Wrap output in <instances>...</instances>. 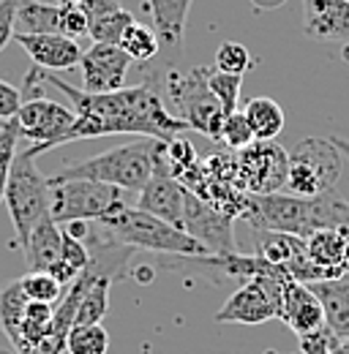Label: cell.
<instances>
[{
    "label": "cell",
    "instance_id": "6da1fadb",
    "mask_svg": "<svg viewBox=\"0 0 349 354\" xmlns=\"http://www.w3.org/2000/svg\"><path fill=\"white\" fill-rule=\"evenodd\" d=\"M42 74L44 82L60 90L69 98L71 109L77 112V123L63 136V145L77 139L112 136V133H136V136L170 142L180 131H191L174 112L167 109V101L161 90L153 85V80L134 88L126 85L112 93H87L82 88L69 85L55 71L42 68Z\"/></svg>",
    "mask_w": 349,
    "mask_h": 354
},
{
    "label": "cell",
    "instance_id": "7a4b0ae2",
    "mask_svg": "<svg viewBox=\"0 0 349 354\" xmlns=\"http://www.w3.org/2000/svg\"><path fill=\"white\" fill-rule=\"evenodd\" d=\"M240 218L249 221L254 229H273V232L308 237L316 229L349 226V202L336 194V188L319 196H298L289 191L249 194Z\"/></svg>",
    "mask_w": 349,
    "mask_h": 354
},
{
    "label": "cell",
    "instance_id": "3957f363",
    "mask_svg": "<svg viewBox=\"0 0 349 354\" xmlns=\"http://www.w3.org/2000/svg\"><path fill=\"white\" fill-rule=\"evenodd\" d=\"M101 229V234L129 245L139 251H150V254H167L174 259L191 257V259H202V257H213L199 240H194L186 229L172 226V223L156 218L153 213L139 210L136 205H126L120 213H115L112 218L96 223Z\"/></svg>",
    "mask_w": 349,
    "mask_h": 354
},
{
    "label": "cell",
    "instance_id": "277c9868",
    "mask_svg": "<svg viewBox=\"0 0 349 354\" xmlns=\"http://www.w3.org/2000/svg\"><path fill=\"white\" fill-rule=\"evenodd\" d=\"M159 139H136L129 145H118L112 150H104L93 158L77 161V164H66L60 172L49 177V183H60V180H98V183H109L118 185L120 191H142L145 183L153 175V156H156Z\"/></svg>",
    "mask_w": 349,
    "mask_h": 354
},
{
    "label": "cell",
    "instance_id": "5b68a950",
    "mask_svg": "<svg viewBox=\"0 0 349 354\" xmlns=\"http://www.w3.org/2000/svg\"><path fill=\"white\" fill-rule=\"evenodd\" d=\"M208 71L211 68H194L188 74H180L170 68L164 74V101H172L174 115L191 129L202 133L213 142H221V126H224V106L213 95L208 85Z\"/></svg>",
    "mask_w": 349,
    "mask_h": 354
},
{
    "label": "cell",
    "instance_id": "8992f818",
    "mask_svg": "<svg viewBox=\"0 0 349 354\" xmlns=\"http://www.w3.org/2000/svg\"><path fill=\"white\" fill-rule=\"evenodd\" d=\"M3 202L14 223L17 245L22 248L30 232L49 216V177L42 175V169L36 167V158L28 150L17 153L11 161Z\"/></svg>",
    "mask_w": 349,
    "mask_h": 354
},
{
    "label": "cell",
    "instance_id": "52a82bcc",
    "mask_svg": "<svg viewBox=\"0 0 349 354\" xmlns=\"http://www.w3.org/2000/svg\"><path fill=\"white\" fill-rule=\"evenodd\" d=\"M126 207L123 191L98 180H60L49 183V216L55 223H101Z\"/></svg>",
    "mask_w": 349,
    "mask_h": 354
},
{
    "label": "cell",
    "instance_id": "ba28073f",
    "mask_svg": "<svg viewBox=\"0 0 349 354\" xmlns=\"http://www.w3.org/2000/svg\"><path fill=\"white\" fill-rule=\"evenodd\" d=\"M341 177V150L333 139L308 136L289 150L287 191L298 196H319L333 191Z\"/></svg>",
    "mask_w": 349,
    "mask_h": 354
},
{
    "label": "cell",
    "instance_id": "9c48e42d",
    "mask_svg": "<svg viewBox=\"0 0 349 354\" xmlns=\"http://www.w3.org/2000/svg\"><path fill=\"white\" fill-rule=\"evenodd\" d=\"M289 278L281 275H251L246 283L221 306L216 313L218 324H265L278 319L281 313V292Z\"/></svg>",
    "mask_w": 349,
    "mask_h": 354
},
{
    "label": "cell",
    "instance_id": "30bf717a",
    "mask_svg": "<svg viewBox=\"0 0 349 354\" xmlns=\"http://www.w3.org/2000/svg\"><path fill=\"white\" fill-rule=\"evenodd\" d=\"M77 123V112L69 109L66 104L49 101L44 95L25 98L19 112H17V129L19 136L28 139L33 147L28 150L33 158L46 150H55L63 145V136Z\"/></svg>",
    "mask_w": 349,
    "mask_h": 354
},
{
    "label": "cell",
    "instance_id": "8fae6325",
    "mask_svg": "<svg viewBox=\"0 0 349 354\" xmlns=\"http://www.w3.org/2000/svg\"><path fill=\"white\" fill-rule=\"evenodd\" d=\"M238 183L246 194H276L287 188L289 153L276 139H254L235 153Z\"/></svg>",
    "mask_w": 349,
    "mask_h": 354
},
{
    "label": "cell",
    "instance_id": "7c38bea8",
    "mask_svg": "<svg viewBox=\"0 0 349 354\" xmlns=\"http://www.w3.org/2000/svg\"><path fill=\"white\" fill-rule=\"evenodd\" d=\"M183 205H186V185L170 169L167 142H159L156 156H153V175L139 191L136 207L183 229Z\"/></svg>",
    "mask_w": 349,
    "mask_h": 354
},
{
    "label": "cell",
    "instance_id": "4fadbf2b",
    "mask_svg": "<svg viewBox=\"0 0 349 354\" xmlns=\"http://www.w3.org/2000/svg\"><path fill=\"white\" fill-rule=\"evenodd\" d=\"M232 221L213 205L199 199L194 191L186 188V205H183V229L199 240L211 254H235L238 243L232 234Z\"/></svg>",
    "mask_w": 349,
    "mask_h": 354
},
{
    "label": "cell",
    "instance_id": "5bb4252c",
    "mask_svg": "<svg viewBox=\"0 0 349 354\" xmlns=\"http://www.w3.org/2000/svg\"><path fill=\"white\" fill-rule=\"evenodd\" d=\"M131 57L120 44H93L82 52V90L87 93H112L126 88Z\"/></svg>",
    "mask_w": 349,
    "mask_h": 354
},
{
    "label": "cell",
    "instance_id": "9a60e30c",
    "mask_svg": "<svg viewBox=\"0 0 349 354\" xmlns=\"http://www.w3.org/2000/svg\"><path fill=\"white\" fill-rule=\"evenodd\" d=\"M14 41L22 46L30 60L44 71H71L82 60V49L77 39L63 33H14Z\"/></svg>",
    "mask_w": 349,
    "mask_h": 354
},
{
    "label": "cell",
    "instance_id": "2e32d148",
    "mask_svg": "<svg viewBox=\"0 0 349 354\" xmlns=\"http://www.w3.org/2000/svg\"><path fill=\"white\" fill-rule=\"evenodd\" d=\"M303 36L311 41H349V0H303Z\"/></svg>",
    "mask_w": 349,
    "mask_h": 354
},
{
    "label": "cell",
    "instance_id": "e0dca14e",
    "mask_svg": "<svg viewBox=\"0 0 349 354\" xmlns=\"http://www.w3.org/2000/svg\"><path fill=\"white\" fill-rule=\"evenodd\" d=\"M278 319L295 335H305V333H311V330L325 324V308H322L319 297L314 295V289L308 283L289 278L284 283V292H281V313H278Z\"/></svg>",
    "mask_w": 349,
    "mask_h": 354
},
{
    "label": "cell",
    "instance_id": "ac0fdd59",
    "mask_svg": "<svg viewBox=\"0 0 349 354\" xmlns=\"http://www.w3.org/2000/svg\"><path fill=\"white\" fill-rule=\"evenodd\" d=\"M305 254L316 267L328 270L333 278L344 275L349 265V226L316 229L305 237Z\"/></svg>",
    "mask_w": 349,
    "mask_h": 354
},
{
    "label": "cell",
    "instance_id": "d6986e66",
    "mask_svg": "<svg viewBox=\"0 0 349 354\" xmlns=\"http://www.w3.org/2000/svg\"><path fill=\"white\" fill-rule=\"evenodd\" d=\"M308 286L319 297V303L325 308V322L330 324V330L341 341H349V270L339 278L314 281Z\"/></svg>",
    "mask_w": 349,
    "mask_h": 354
},
{
    "label": "cell",
    "instance_id": "ffe728a7",
    "mask_svg": "<svg viewBox=\"0 0 349 354\" xmlns=\"http://www.w3.org/2000/svg\"><path fill=\"white\" fill-rule=\"evenodd\" d=\"M145 3L153 17V30L159 33V41L174 52H183L188 8L194 0H145Z\"/></svg>",
    "mask_w": 349,
    "mask_h": 354
},
{
    "label": "cell",
    "instance_id": "44dd1931",
    "mask_svg": "<svg viewBox=\"0 0 349 354\" xmlns=\"http://www.w3.org/2000/svg\"><path fill=\"white\" fill-rule=\"evenodd\" d=\"M25 259L30 270H44L52 272L55 267L63 262V243H60V223H55L52 216H46L28 237V243L22 245Z\"/></svg>",
    "mask_w": 349,
    "mask_h": 354
},
{
    "label": "cell",
    "instance_id": "7402d4cb",
    "mask_svg": "<svg viewBox=\"0 0 349 354\" xmlns=\"http://www.w3.org/2000/svg\"><path fill=\"white\" fill-rule=\"evenodd\" d=\"M52 324H55V306L52 303H36L28 300L22 322H19V354H28L33 346H39L52 335Z\"/></svg>",
    "mask_w": 349,
    "mask_h": 354
},
{
    "label": "cell",
    "instance_id": "603a6c76",
    "mask_svg": "<svg viewBox=\"0 0 349 354\" xmlns=\"http://www.w3.org/2000/svg\"><path fill=\"white\" fill-rule=\"evenodd\" d=\"M14 28L17 33H60V3L19 0Z\"/></svg>",
    "mask_w": 349,
    "mask_h": 354
},
{
    "label": "cell",
    "instance_id": "cb8c5ba5",
    "mask_svg": "<svg viewBox=\"0 0 349 354\" xmlns=\"http://www.w3.org/2000/svg\"><path fill=\"white\" fill-rule=\"evenodd\" d=\"M254 139H276L278 133L284 131V109L273 101V98H251L243 109Z\"/></svg>",
    "mask_w": 349,
    "mask_h": 354
},
{
    "label": "cell",
    "instance_id": "d4e9b609",
    "mask_svg": "<svg viewBox=\"0 0 349 354\" xmlns=\"http://www.w3.org/2000/svg\"><path fill=\"white\" fill-rule=\"evenodd\" d=\"M25 306H28V295L19 281L0 289V330L6 333L14 349H19V322H22Z\"/></svg>",
    "mask_w": 349,
    "mask_h": 354
},
{
    "label": "cell",
    "instance_id": "484cf974",
    "mask_svg": "<svg viewBox=\"0 0 349 354\" xmlns=\"http://www.w3.org/2000/svg\"><path fill=\"white\" fill-rule=\"evenodd\" d=\"M123 52L129 55L131 60H139V63H147V60H156L161 41H159V33L142 22H131L120 39Z\"/></svg>",
    "mask_w": 349,
    "mask_h": 354
},
{
    "label": "cell",
    "instance_id": "4316f807",
    "mask_svg": "<svg viewBox=\"0 0 349 354\" xmlns=\"http://www.w3.org/2000/svg\"><path fill=\"white\" fill-rule=\"evenodd\" d=\"M109 349V333L104 324H74L66 338L69 354H107Z\"/></svg>",
    "mask_w": 349,
    "mask_h": 354
},
{
    "label": "cell",
    "instance_id": "83f0119b",
    "mask_svg": "<svg viewBox=\"0 0 349 354\" xmlns=\"http://www.w3.org/2000/svg\"><path fill=\"white\" fill-rule=\"evenodd\" d=\"M131 22H134V17L126 8H115L104 17H96L87 28V36L96 44H120V39H123V33H126Z\"/></svg>",
    "mask_w": 349,
    "mask_h": 354
},
{
    "label": "cell",
    "instance_id": "f1b7e54d",
    "mask_svg": "<svg viewBox=\"0 0 349 354\" xmlns=\"http://www.w3.org/2000/svg\"><path fill=\"white\" fill-rule=\"evenodd\" d=\"M19 283L25 289L28 300H36V303H52V306H57L60 297H63V292H66V286L55 275H49L44 270H30L28 275L19 278Z\"/></svg>",
    "mask_w": 349,
    "mask_h": 354
},
{
    "label": "cell",
    "instance_id": "f546056e",
    "mask_svg": "<svg viewBox=\"0 0 349 354\" xmlns=\"http://www.w3.org/2000/svg\"><path fill=\"white\" fill-rule=\"evenodd\" d=\"M208 85L213 90L224 112H235L238 109V98H240V88H243V74H229V71H218V68H211L208 71Z\"/></svg>",
    "mask_w": 349,
    "mask_h": 354
},
{
    "label": "cell",
    "instance_id": "4dcf8cb0",
    "mask_svg": "<svg viewBox=\"0 0 349 354\" xmlns=\"http://www.w3.org/2000/svg\"><path fill=\"white\" fill-rule=\"evenodd\" d=\"M257 66V60L251 57V52L238 41H224L216 49V68L218 71H229V74H246Z\"/></svg>",
    "mask_w": 349,
    "mask_h": 354
},
{
    "label": "cell",
    "instance_id": "1f68e13d",
    "mask_svg": "<svg viewBox=\"0 0 349 354\" xmlns=\"http://www.w3.org/2000/svg\"><path fill=\"white\" fill-rule=\"evenodd\" d=\"M251 142H254V131H251L246 115L240 109L229 112L224 118V126H221V145H226V150H235L238 153V150L249 147Z\"/></svg>",
    "mask_w": 349,
    "mask_h": 354
},
{
    "label": "cell",
    "instance_id": "d6a6232c",
    "mask_svg": "<svg viewBox=\"0 0 349 354\" xmlns=\"http://www.w3.org/2000/svg\"><path fill=\"white\" fill-rule=\"evenodd\" d=\"M17 142H19V129H17V118L3 120L0 126V202L6 194V183H8V172H11V161L17 156Z\"/></svg>",
    "mask_w": 349,
    "mask_h": 354
},
{
    "label": "cell",
    "instance_id": "836d02e7",
    "mask_svg": "<svg viewBox=\"0 0 349 354\" xmlns=\"http://www.w3.org/2000/svg\"><path fill=\"white\" fill-rule=\"evenodd\" d=\"M298 344H301V354H333L344 341L325 322L322 327H316V330H311L305 335H298Z\"/></svg>",
    "mask_w": 349,
    "mask_h": 354
},
{
    "label": "cell",
    "instance_id": "e575fe53",
    "mask_svg": "<svg viewBox=\"0 0 349 354\" xmlns=\"http://www.w3.org/2000/svg\"><path fill=\"white\" fill-rule=\"evenodd\" d=\"M87 28H90V19L77 3H71V0L60 3V33L63 36L82 39V36H87Z\"/></svg>",
    "mask_w": 349,
    "mask_h": 354
},
{
    "label": "cell",
    "instance_id": "d590c367",
    "mask_svg": "<svg viewBox=\"0 0 349 354\" xmlns=\"http://www.w3.org/2000/svg\"><path fill=\"white\" fill-rule=\"evenodd\" d=\"M167 161H170V169H172V175L177 177L180 172H186L188 167H194L199 158H197V150L191 147V142L188 139H183L180 133L167 142Z\"/></svg>",
    "mask_w": 349,
    "mask_h": 354
},
{
    "label": "cell",
    "instance_id": "8d00e7d4",
    "mask_svg": "<svg viewBox=\"0 0 349 354\" xmlns=\"http://www.w3.org/2000/svg\"><path fill=\"white\" fill-rule=\"evenodd\" d=\"M60 243H63V259L74 267L77 272H82L90 265V248H87L85 240L69 234L63 226H60Z\"/></svg>",
    "mask_w": 349,
    "mask_h": 354
},
{
    "label": "cell",
    "instance_id": "74e56055",
    "mask_svg": "<svg viewBox=\"0 0 349 354\" xmlns=\"http://www.w3.org/2000/svg\"><path fill=\"white\" fill-rule=\"evenodd\" d=\"M17 8H19V0H0V52L8 46V41H14Z\"/></svg>",
    "mask_w": 349,
    "mask_h": 354
},
{
    "label": "cell",
    "instance_id": "f35d334b",
    "mask_svg": "<svg viewBox=\"0 0 349 354\" xmlns=\"http://www.w3.org/2000/svg\"><path fill=\"white\" fill-rule=\"evenodd\" d=\"M22 101H25V98H22L19 90L0 80V120H11V118H17Z\"/></svg>",
    "mask_w": 349,
    "mask_h": 354
},
{
    "label": "cell",
    "instance_id": "ab89813d",
    "mask_svg": "<svg viewBox=\"0 0 349 354\" xmlns=\"http://www.w3.org/2000/svg\"><path fill=\"white\" fill-rule=\"evenodd\" d=\"M71 3H77V6L85 11L90 22H93L96 17H104V14L115 11V8H123V3H120V0H71Z\"/></svg>",
    "mask_w": 349,
    "mask_h": 354
},
{
    "label": "cell",
    "instance_id": "60d3db41",
    "mask_svg": "<svg viewBox=\"0 0 349 354\" xmlns=\"http://www.w3.org/2000/svg\"><path fill=\"white\" fill-rule=\"evenodd\" d=\"M281 3H287V0H251L254 11H270V8H278Z\"/></svg>",
    "mask_w": 349,
    "mask_h": 354
},
{
    "label": "cell",
    "instance_id": "b9f144b4",
    "mask_svg": "<svg viewBox=\"0 0 349 354\" xmlns=\"http://www.w3.org/2000/svg\"><path fill=\"white\" fill-rule=\"evenodd\" d=\"M333 145L341 150V156H344V158H349V142H347V139H341V136H333Z\"/></svg>",
    "mask_w": 349,
    "mask_h": 354
},
{
    "label": "cell",
    "instance_id": "7bdbcfd3",
    "mask_svg": "<svg viewBox=\"0 0 349 354\" xmlns=\"http://www.w3.org/2000/svg\"><path fill=\"white\" fill-rule=\"evenodd\" d=\"M344 60H347V63H349V46H347V49H344Z\"/></svg>",
    "mask_w": 349,
    "mask_h": 354
},
{
    "label": "cell",
    "instance_id": "ee69618b",
    "mask_svg": "<svg viewBox=\"0 0 349 354\" xmlns=\"http://www.w3.org/2000/svg\"><path fill=\"white\" fill-rule=\"evenodd\" d=\"M55 3H66V0H55Z\"/></svg>",
    "mask_w": 349,
    "mask_h": 354
},
{
    "label": "cell",
    "instance_id": "f6af8a7d",
    "mask_svg": "<svg viewBox=\"0 0 349 354\" xmlns=\"http://www.w3.org/2000/svg\"><path fill=\"white\" fill-rule=\"evenodd\" d=\"M0 126H3V120H0Z\"/></svg>",
    "mask_w": 349,
    "mask_h": 354
},
{
    "label": "cell",
    "instance_id": "bcb514c9",
    "mask_svg": "<svg viewBox=\"0 0 349 354\" xmlns=\"http://www.w3.org/2000/svg\"><path fill=\"white\" fill-rule=\"evenodd\" d=\"M347 270H349V265H347Z\"/></svg>",
    "mask_w": 349,
    "mask_h": 354
}]
</instances>
